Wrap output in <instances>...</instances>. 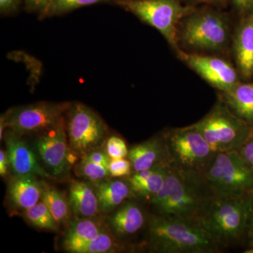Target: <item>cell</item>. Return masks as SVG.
<instances>
[{
	"label": "cell",
	"instance_id": "1",
	"mask_svg": "<svg viewBox=\"0 0 253 253\" xmlns=\"http://www.w3.org/2000/svg\"><path fill=\"white\" fill-rule=\"evenodd\" d=\"M214 197L204 174L172 166L149 204L156 214L199 221Z\"/></svg>",
	"mask_w": 253,
	"mask_h": 253
},
{
	"label": "cell",
	"instance_id": "2",
	"mask_svg": "<svg viewBox=\"0 0 253 253\" xmlns=\"http://www.w3.org/2000/svg\"><path fill=\"white\" fill-rule=\"evenodd\" d=\"M146 228L151 253H218L224 249L199 221L154 213Z\"/></svg>",
	"mask_w": 253,
	"mask_h": 253
},
{
	"label": "cell",
	"instance_id": "3",
	"mask_svg": "<svg viewBox=\"0 0 253 253\" xmlns=\"http://www.w3.org/2000/svg\"><path fill=\"white\" fill-rule=\"evenodd\" d=\"M233 33L224 13L211 6L195 8L179 23L178 45L186 52L223 56L231 49Z\"/></svg>",
	"mask_w": 253,
	"mask_h": 253
},
{
	"label": "cell",
	"instance_id": "4",
	"mask_svg": "<svg viewBox=\"0 0 253 253\" xmlns=\"http://www.w3.org/2000/svg\"><path fill=\"white\" fill-rule=\"evenodd\" d=\"M253 196H214L206 208L199 221L221 247L239 244L247 238Z\"/></svg>",
	"mask_w": 253,
	"mask_h": 253
},
{
	"label": "cell",
	"instance_id": "5",
	"mask_svg": "<svg viewBox=\"0 0 253 253\" xmlns=\"http://www.w3.org/2000/svg\"><path fill=\"white\" fill-rule=\"evenodd\" d=\"M193 126L215 153L239 151L251 135L252 126L234 114L220 99Z\"/></svg>",
	"mask_w": 253,
	"mask_h": 253
},
{
	"label": "cell",
	"instance_id": "6",
	"mask_svg": "<svg viewBox=\"0 0 253 253\" xmlns=\"http://www.w3.org/2000/svg\"><path fill=\"white\" fill-rule=\"evenodd\" d=\"M204 175L216 197L253 194V168L238 151L217 153Z\"/></svg>",
	"mask_w": 253,
	"mask_h": 253
},
{
	"label": "cell",
	"instance_id": "7",
	"mask_svg": "<svg viewBox=\"0 0 253 253\" xmlns=\"http://www.w3.org/2000/svg\"><path fill=\"white\" fill-rule=\"evenodd\" d=\"M157 30L175 51L179 50L177 28L184 16L194 7L179 0H118L116 4Z\"/></svg>",
	"mask_w": 253,
	"mask_h": 253
},
{
	"label": "cell",
	"instance_id": "8",
	"mask_svg": "<svg viewBox=\"0 0 253 253\" xmlns=\"http://www.w3.org/2000/svg\"><path fill=\"white\" fill-rule=\"evenodd\" d=\"M65 123L70 148L79 158L104 148L110 136L109 126L99 113L82 103L71 104Z\"/></svg>",
	"mask_w": 253,
	"mask_h": 253
},
{
	"label": "cell",
	"instance_id": "9",
	"mask_svg": "<svg viewBox=\"0 0 253 253\" xmlns=\"http://www.w3.org/2000/svg\"><path fill=\"white\" fill-rule=\"evenodd\" d=\"M71 104L41 101L8 110L0 117V140L6 129L32 136L52 127L64 117Z\"/></svg>",
	"mask_w": 253,
	"mask_h": 253
},
{
	"label": "cell",
	"instance_id": "10",
	"mask_svg": "<svg viewBox=\"0 0 253 253\" xmlns=\"http://www.w3.org/2000/svg\"><path fill=\"white\" fill-rule=\"evenodd\" d=\"M172 166L204 174L217 153L193 125L164 131Z\"/></svg>",
	"mask_w": 253,
	"mask_h": 253
},
{
	"label": "cell",
	"instance_id": "11",
	"mask_svg": "<svg viewBox=\"0 0 253 253\" xmlns=\"http://www.w3.org/2000/svg\"><path fill=\"white\" fill-rule=\"evenodd\" d=\"M32 136L30 144L46 172L54 179H65L79 158L68 144L65 116L56 126Z\"/></svg>",
	"mask_w": 253,
	"mask_h": 253
},
{
	"label": "cell",
	"instance_id": "12",
	"mask_svg": "<svg viewBox=\"0 0 253 253\" xmlns=\"http://www.w3.org/2000/svg\"><path fill=\"white\" fill-rule=\"evenodd\" d=\"M177 57L220 92L230 90L241 82L237 68L222 56L189 53L179 49Z\"/></svg>",
	"mask_w": 253,
	"mask_h": 253
},
{
	"label": "cell",
	"instance_id": "13",
	"mask_svg": "<svg viewBox=\"0 0 253 253\" xmlns=\"http://www.w3.org/2000/svg\"><path fill=\"white\" fill-rule=\"evenodd\" d=\"M24 137L11 129L5 131L3 140L9 156L11 175H31L54 179L42 166L34 149Z\"/></svg>",
	"mask_w": 253,
	"mask_h": 253
},
{
	"label": "cell",
	"instance_id": "14",
	"mask_svg": "<svg viewBox=\"0 0 253 253\" xmlns=\"http://www.w3.org/2000/svg\"><path fill=\"white\" fill-rule=\"evenodd\" d=\"M127 158L133 172L172 165L164 131L133 146L129 149Z\"/></svg>",
	"mask_w": 253,
	"mask_h": 253
},
{
	"label": "cell",
	"instance_id": "15",
	"mask_svg": "<svg viewBox=\"0 0 253 253\" xmlns=\"http://www.w3.org/2000/svg\"><path fill=\"white\" fill-rule=\"evenodd\" d=\"M107 216L106 225L121 241L135 235L146 227L149 218L136 199L128 200Z\"/></svg>",
	"mask_w": 253,
	"mask_h": 253
},
{
	"label": "cell",
	"instance_id": "16",
	"mask_svg": "<svg viewBox=\"0 0 253 253\" xmlns=\"http://www.w3.org/2000/svg\"><path fill=\"white\" fill-rule=\"evenodd\" d=\"M231 50L236 67L244 80L253 77V11L241 16L233 33Z\"/></svg>",
	"mask_w": 253,
	"mask_h": 253
},
{
	"label": "cell",
	"instance_id": "17",
	"mask_svg": "<svg viewBox=\"0 0 253 253\" xmlns=\"http://www.w3.org/2000/svg\"><path fill=\"white\" fill-rule=\"evenodd\" d=\"M43 180L31 175H11L8 178L6 201L14 213L21 214L41 201Z\"/></svg>",
	"mask_w": 253,
	"mask_h": 253
},
{
	"label": "cell",
	"instance_id": "18",
	"mask_svg": "<svg viewBox=\"0 0 253 253\" xmlns=\"http://www.w3.org/2000/svg\"><path fill=\"white\" fill-rule=\"evenodd\" d=\"M67 196L73 217L95 218L101 215L96 189L90 181H70Z\"/></svg>",
	"mask_w": 253,
	"mask_h": 253
},
{
	"label": "cell",
	"instance_id": "19",
	"mask_svg": "<svg viewBox=\"0 0 253 253\" xmlns=\"http://www.w3.org/2000/svg\"><path fill=\"white\" fill-rule=\"evenodd\" d=\"M171 166L131 173L126 179L130 186L134 198L149 204L151 200L162 189Z\"/></svg>",
	"mask_w": 253,
	"mask_h": 253
},
{
	"label": "cell",
	"instance_id": "20",
	"mask_svg": "<svg viewBox=\"0 0 253 253\" xmlns=\"http://www.w3.org/2000/svg\"><path fill=\"white\" fill-rule=\"evenodd\" d=\"M92 184L99 200L101 215H108L128 200L135 199L126 179L109 178Z\"/></svg>",
	"mask_w": 253,
	"mask_h": 253
},
{
	"label": "cell",
	"instance_id": "21",
	"mask_svg": "<svg viewBox=\"0 0 253 253\" xmlns=\"http://www.w3.org/2000/svg\"><path fill=\"white\" fill-rule=\"evenodd\" d=\"M106 226V222L99 217H73L61 240L62 249L66 252L74 253L78 248L96 237Z\"/></svg>",
	"mask_w": 253,
	"mask_h": 253
},
{
	"label": "cell",
	"instance_id": "22",
	"mask_svg": "<svg viewBox=\"0 0 253 253\" xmlns=\"http://www.w3.org/2000/svg\"><path fill=\"white\" fill-rule=\"evenodd\" d=\"M219 99L240 119L253 126V82H240L230 90L221 92Z\"/></svg>",
	"mask_w": 253,
	"mask_h": 253
},
{
	"label": "cell",
	"instance_id": "23",
	"mask_svg": "<svg viewBox=\"0 0 253 253\" xmlns=\"http://www.w3.org/2000/svg\"><path fill=\"white\" fill-rule=\"evenodd\" d=\"M41 201L49 208L59 226L66 229L73 218L68 196L43 180Z\"/></svg>",
	"mask_w": 253,
	"mask_h": 253
},
{
	"label": "cell",
	"instance_id": "24",
	"mask_svg": "<svg viewBox=\"0 0 253 253\" xmlns=\"http://www.w3.org/2000/svg\"><path fill=\"white\" fill-rule=\"evenodd\" d=\"M19 215L30 225L40 230L58 232L61 229L49 208L41 200L33 207L23 211Z\"/></svg>",
	"mask_w": 253,
	"mask_h": 253
},
{
	"label": "cell",
	"instance_id": "25",
	"mask_svg": "<svg viewBox=\"0 0 253 253\" xmlns=\"http://www.w3.org/2000/svg\"><path fill=\"white\" fill-rule=\"evenodd\" d=\"M124 250L125 245L106 225L96 237L78 248L74 253H111Z\"/></svg>",
	"mask_w": 253,
	"mask_h": 253
},
{
	"label": "cell",
	"instance_id": "26",
	"mask_svg": "<svg viewBox=\"0 0 253 253\" xmlns=\"http://www.w3.org/2000/svg\"><path fill=\"white\" fill-rule=\"evenodd\" d=\"M118 0H51L41 19L61 16L84 6L100 3L116 4Z\"/></svg>",
	"mask_w": 253,
	"mask_h": 253
},
{
	"label": "cell",
	"instance_id": "27",
	"mask_svg": "<svg viewBox=\"0 0 253 253\" xmlns=\"http://www.w3.org/2000/svg\"><path fill=\"white\" fill-rule=\"evenodd\" d=\"M73 172L78 177L91 183H97L109 179L110 174L108 166L97 164L84 158L73 166Z\"/></svg>",
	"mask_w": 253,
	"mask_h": 253
},
{
	"label": "cell",
	"instance_id": "28",
	"mask_svg": "<svg viewBox=\"0 0 253 253\" xmlns=\"http://www.w3.org/2000/svg\"><path fill=\"white\" fill-rule=\"evenodd\" d=\"M104 149L111 159L127 158L129 153L126 141L116 135L109 136L105 144Z\"/></svg>",
	"mask_w": 253,
	"mask_h": 253
},
{
	"label": "cell",
	"instance_id": "29",
	"mask_svg": "<svg viewBox=\"0 0 253 253\" xmlns=\"http://www.w3.org/2000/svg\"><path fill=\"white\" fill-rule=\"evenodd\" d=\"M108 169L111 178L126 179L133 172L130 161L127 158L111 159Z\"/></svg>",
	"mask_w": 253,
	"mask_h": 253
},
{
	"label": "cell",
	"instance_id": "30",
	"mask_svg": "<svg viewBox=\"0 0 253 253\" xmlns=\"http://www.w3.org/2000/svg\"><path fill=\"white\" fill-rule=\"evenodd\" d=\"M81 158H84L91 162L106 166H109V163L111 161V158L106 153L104 147L91 151Z\"/></svg>",
	"mask_w": 253,
	"mask_h": 253
},
{
	"label": "cell",
	"instance_id": "31",
	"mask_svg": "<svg viewBox=\"0 0 253 253\" xmlns=\"http://www.w3.org/2000/svg\"><path fill=\"white\" fill-rule=\"evenodd\" d=\"M26 9L31 13H36L41 18L46 8L49 6L51 0H24Z\"/></svg>",
	"mask_w": 253,
	"mask_h": 253
},
{
	"label": "cell",
	"instance_id": "32",
	"mask_svg": "<svg viewBox=\"0 0 253 253\" xmlns=\"http://www.w3.org/2000/svg\"><path fill=\"white\" fill-rule=\"evenodd\" d=\"M22 0H0V12L1 15H11L17 12Z\"/></svg>",
	"mask_w": 253,
	"mask_h": 253
},
{
	"label": "cell",
	"instance_id": "33",
	"mask_svg": "<svg viewBox=\"0 0 253 253\" xmlns=\"http://www.w3.org/2000/svg\"><path fill=\"white\" fill-rule=\"evenodd\" d=\"M239 154L253 168V135H251L239 150Z\"/></svg>",
	"mask_w": 253,
	"mask_h": 253
},
{
	"label": "cell",
	"instance_id": "34",
	"mask_svg": "<svg viewBox=\"0 0 253 253\" xmlns=\"http://www.w3.org/2000/svg\"><path fill=\"white\" fill-rule=\"evenodd\" d=\"M11 172V166L9 156L6 150L1 149L0 150V176L3 179L9 178Z\"/></svg>",
	"mask_w": 253,
	"mask_h": 253
},
{
	"label": "cell",
	"instance_id": "35",
	"mask_svg": "<svg viewBox=\"0 0 253 253\" xmlns=\"http://www.w3.org/2000/svg\"><path fill=\"white\" fill-rule=\"evenodd\" d=\"M234 8L241 16L253 11V0H232Z\"/></svg>",
	"mask_w": 253,
	"mask_h": 253
},
{
	"label": "cell",
	"instance_id": "36",
	"mask_svg": "<svg viewBox=\"0 0 253 253\" xmlns=\"http://www.w3.org/2000/svg\"><path fill=\"white\" fill-rule=\"evenodd\" d=\"M247 239H249L250 246L253 247V196L252 206L250 212L249 226H248Z\"/></svg>",
	"mask_w": 253,
	"mask_h": 253
},
{
	"label": "cell",
	"instance_id": "37",
	"mask_svg": "<svg viewBox=\"0 0 253 253\" xmlns=\"http://www.w3.org/2000/svg\"><path fill=\"white\" fill-rule=\"evenodd\" d=\"M194 4H204L212 6H220L226 4L228 0H189Z\"/></svg>",
	"mask_w": 253,
	"mask_h": 253
},
{
	"label": "cell",
	"instance_id": "38",
	"mask_svg": "<svg viewBox=\"0 0 253 253\" xmlns=\"http://www.w3.org/2000/svg\"><path fill=\"white\" fill-rule=\"evenodd\" d=\"M245 253H253V247H251L250 249L246 250Z\"/></svg>",
	"mask_w": 253,
	"mask_h": 253
},
{
	"label": "cell",
	"instance_id": "39",
	"mask_svg": "<svg viewBox=\"0 0 253 253\" xmlns=\"http://www.w3.org/2000/svg\"><path fill=\"white\" fill-rule=\"evenodd\" d=\"M251 135H253V126H252V131H251Z\"/></svg>",
	"mask_w": 253,
	"mask_h": 253
}]
</instances>
